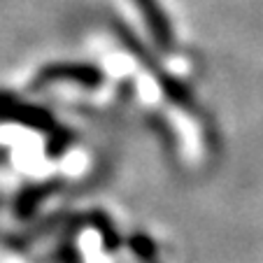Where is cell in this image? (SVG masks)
Segmentation results:
<instances>
[{
    "mask_svg": "<svg viewBox=\"0 0 263 263\" xmlns=\"http://www.w3.org/2000/svg\"><path fill=\"white\" fill-rule=\"evenodd\" d=\"M105 80L103 70L98 65L91 63H51L45 65L40 72L35 74L33 80V89H45L49 84H56V82H74V84H82L86 89H96L100 86Z\"/></svg>",
    "mask_w": 263,
    "mask_h": 263,
    "instance_id": "6da1fadb",
    "label": "cell"
},
{
    "mask_svg": "<svg viewBox=\"0 0 263 263\" xmlns=\"http://www.w3.org/2000/svg\"><path fill=\"white\" fill-rule=\"evenodd\" d=\"M0 119L19 121L21 126H30L35 130H54V117L40 107H30L7 93H0Z\"/></svg>",
    "mask_w": 263,
    "mask_h": 263,
    "instance_id": "7a4b0ae2",
    "label": "cell"
},
{
    "mask_svg": "<svg viewBox=\"0 0 263 263\" xmlns=\"http://www.w3.org/2000/svg\"><path fill=\"white\" fill-rule=\"evenodd\" d=\"M133 3L140 10V16L144 19L154 42L159 47H163V49H170L175 42V33H173V24H170L163 5H161L159 0H133Z\"/></svg>",
    "mask_w": 263,
    "mask_h": 263,
    "instance_id": "3957f363",
    "label": "cell"
},
{
    "mask_svg": "<svg viewBox=\"0 0 263 263\" xmlns=\"http://www.w3.org/2000/svg\"><path fill=\"white\" fill-rule=\"evenodd\" d=\"M59 189V182H42V184H33L28 189H24L16 198V205H14V212L19 219H28L35 210L40 208V203L47 198L49 194Z\"/></svg>",
    "mask_w": 263,
    "mask_h": 263,
    "instance_id": "277c9868",
    "label": "cell"
},
{
    "mask_svg": "<svg viewBox=\"0 0 263 263\" xmlns=\"http://www.w3.org/2000/svg\"><path fill=\"white\" fill-rule=\"evenodd\" d=\"M128 245H130V249H133V254L142 263H152L156 258V245H154V240L149 238L147 233H142V231H135V233L130 235Z\"/></svg>",
    "mask_w": 263,
    "mask_h": 263,
    "instance_id": "5b68a950",
    "label": "cell"
}]
</instances>
